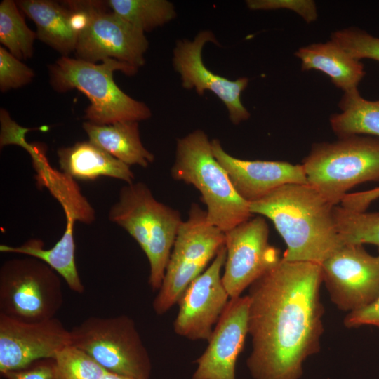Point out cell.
I'll use <instances>...</instances> for the list:
<instances>
[{"mask_svg": "<svg viewBox=\"0 0 379 379\" xmlns=\"http://www.w3.org/2000/svg\"><path fill=\"white\" fill-rule=\"evenodd\" d=\"M343 324L347 328L373 326L379 329V298L363 308L348 312Z\"/></svg>", "mask_w": 379, "mask_h": 379, "instance_id": "d6a6232c", "label": "cell"}, {"mask_svg": "<svg viewBox=\"0 0 379 379\" xmlns=\"http://www.w3.org/2000/svg\"><path fill=\"white\" fill-rule=\"evenodd\" d=\"M108 218L139 244L149 265V284L153 291L159 290L182 222L180 213L158 201L148 187L138 182L120 189Z\"/></svg>", "mask_w": 379, "mask_h": 379, "instance_id": "5b68a950", "label": "cell"}, {"mask_svg": "<svg viewBox=\"0 0 379 379\" xmlns=\"http://www.w3.org/2000/svg\"><path fill=\"white\" fill-rule=\"evenodd\" d=\"M336 229L344 244H373L379 251V213L357 212L333 207Z\"/></svg>", "mask_w": 379, "mask_h": 379, "instance_id": "4316f807", "label": "cell"}, {"mask_svg": "<svg viewBox=\"0 0 379 379\" xmlns=\"http://www.w3.org/2000/svg\"><path fill=\"white\" fill-rule=\"evenodd\" d=\"M225 241V232L208 221L205 211L193 204L187 219L179 227L162 284L152 303L157 314H164L178 303Z\"/></svg>", "mask_w": 379, "mask_h": 379, "instance_id": "52a82bcc", "label": "cell"}, {"mask_svg": "<svg viewBox=\"0 0 379 379\" xmlns=\"http://www.w3.org/2000/svg\"><path fill=\"white\" fill-rule=\"evenodd\" d=\"M333 206L307 184H288L249 203L252 214L269 218L286 245L287 261L321 264L344 245Z\"/></svg>", "mask_w": 379, "mask_h": 379, "instance_id": "7a4b0ae2", "label": "cell"}, {"mask_svg": "<svg viewBox=\"0 0 379 379\" xmlns=\"http://www.w3.org/2000/svg\"><path fill=\"white\" fill-rule=\"evenodd\" d=\"M71 344L70 330L56 317L27 322L0 314L1 373L54 359Z\"/></svg>", "mask_w": 379, "mask_h": 379, "instance_id": "7c38bea8", "label": "cell"}, {"mask_svg": "<svg viewBox=\"0 0 379 379\" xmlns=\"http://www.w3.org/2000/svg\"><path fill=\"white\" fill-rule=\"evenodd\" d=\"M246 4L251 10H292L307 22L314 21L317 17L315 3L310 0H248Z\"/></svg>", "mask_w": 379, "mask_h": 379, "instance_id": "4dcf8cb0", "label": "cell"}, {"mask_svg": "<svg viewBox=\"0 0 379 379\" xmlns=\"http://www.w3.org/2000/svg\"><path fill=\"white\" fill-rule=\"evenodd\" d=\"M248 295L230 298L208 346L196 360L192 379H236L237 358L248 334Z\"/></svg>", "mask_w": 379, "mask_h": 379, "instance_id": "2e32d148", "label": "cell"}, {"mask_svg": "<svg viewBox=\"0 0 379 379\" xmlns=\"http://www.w3.org/2000/svg\"><path fill=\"white\" fill-rule=\"evenodd\" d=\"M227 256L224 245L209 267L194 279L178 301L175 332L187 339L207 342L230 298L221 276Z\"/></svg>", "mask_w": 379, "mask_h": 379, "instance_id": "4fadbf2b", "label": "cell"}, {"mask_svg": "<svg viewBox=\"0 0 379 379\" xmlns=\"http://www.w3.org/2000/svg\"><path fill=\"white\" fill-rule=\"evenodd\" d=\"M107 6L93 14L79 35L77 58L92 63L112 58L137 68L143 66L149 46L145 32L112 11L107 12Z\"/></svg>", "mask_w": 379, "mask_h": 379, "instance_id": "9a60e30c", "label": "cell"}, {"mask_svg": "<svg viewBox=\"0 0 379 379\" xmlns=\"http://www.w3.org/2000/svg\"><path fill=\"white\" fill-rule=\"evenodd\" d=\"M36 33L31 30L20 14L16 2L0 3V42L15 58L27 60L33 54Z\"/></svg>", "mask_w": 379, "mask_h": 379, "instance_id": "484cf974", "label": "cell"}, {"mask_svg": "<svg viewBox=\"0 0 379 379\" xmlns=\"http://www.w3.org/2000/svg\"><path fill=\"white\" fill-rule=\"evenodd\" d=\"M60 277L34 257L5 261L0 267V314L27 322L55 317L63 302Z\"/></svg>", "mask_w": 379, "mask_h": 379, "instance_id": "9c48e42d", "label": "cell"}, {"mask_svg": "<svg viewBox=\"0 0 379 379\" xmlns=\"http://www.w3.org/2000/svg\"><path fill=\"white\" fill-rule=\"evenodd\" d=\"M320 265L279 261L249 287L246 366L253 379H300L324 333Z\"/></svg>", "mask_w": 379, "mask_h": 379, "instance_id": "6da1fadb", "label": "cell"}, {"mask_svg": "<svg viewBox=\"0 0 379 379\" xmlns=\"http://www.w3.org/2000/svg\"><path fill=\"white\" fill-rule=\"evenodd\" d=\"M112 11L130 24L149 32L176 17L174 5L167 0H108Z\"/></svg>", "mask_w": 379, "mask_h": 379, "instance_id": "d4e9b609", "label": "cell"}, {"mask_svg": "<svg viewBox=\"0 0 379 379\" xmlns=\"http://www.w3.org/2000/svg\"><path fill=\"white\" fill-rule=\"evenodd\" d=\"M32 69L13 55L4 47H0V89L5 92L20 88L32 81Z\"/></svg>", "mask_w": 379, "mask_h": 379, "instance_id": "f546056e", "label": "cell"}, {"mask_svg": "<svg viewBox=\"0 0 379 379\" xmlns=\"http://www.w3.org/2000/svg\"><path fill=\"white\" fill-rule=\"evenodd\" d=\"M171 175L199 190L207 208L208 221L224 232L252 215L249 203L236 191L226 171L213 155L211 141L201 130L177 140Z\"/></svg>", "mask_w": 379, "mask_h": 379, "instance_id": "277c9868", "label": "cell"}, {"mask_svg": "<svg viewBox=\"0 0 379 379\" xmlns=\"http://www.w3.org/2000/svg\"><path fill=\"white\" fill-rule=\"evenodd\" d=\"M6 379H57L53 359L38 361L29 366L1 373Z\"/></svg>", "mask_w": 379, "mask_h": 379, "instance_id": "1f68e13d", "label": "cell"}, {"mask_svg": "<svg viewBox=\"0 0 379 379\" xmlns=\"http://www.w3.org/2000/svg\"><path fill=\"white\" fill-rule=\"evenodd\" d=\"M378 199H379V187H375L366 191L347 193L340 204L348 210L364 212Z\"/></svg>", "mask_w": 379, "mask_h": 379, "instance_id": "836d02e7", "label": "cell"}, {"mask_svg": "<svg viewBox=\"0 0 379 379\" xmlns=\"http://www.w3.org/2000/svg\"><path fill=\"white\" fill-rule=\"evenodd\" d=\"M57 155L62 172L74 180L92 181L106 176L130 184L135 179L128 165L89 140L59 148Z\"/></svg>", "mask_w": 379, "mask_h": 379, "instance_id": "ac0fdd59", "label": "cell"}, {"mask_svg": "<svg viewBox=\"0 0 379 379\" xmlns=\"http://www.w3.org/2000/svg\"><path fill=\"white\" fill-rule=\"evenodd\" d=\"M57 379H101L107 371L81 350L69 345L54 359Z\"/></svg>", "mask_w": 379, "mask_h": 379, "instance_id": "83f0119b", "label": "cell"}, {"mask_svg": "<svg viewBox=\"0 0 379 379\" xmlns=\"http://www.w3.org/2000/svg\"><path fill=\"white\" fill-rule=\"evenodd\" d=\"M82 127L89 141L129 166L146 168L154 160V154L141 142L138 121L105 125L86 121Z\"/></svg>", "mask_w": 379, "mask_h": 379, "instance_id": "7402d4cb", "label": "cell"}, {"mask_svg": "<svg viewBox=\"0 0 379 379\" xmlns=\"http://www.w3.org/2000/svg\"><path fill=\"white\" fill-rule=\"evenodd\" d=\"M19 8L36 26V36L67 56L75 51L78 34L72 27L68 8L62 4L49 0H22L16 1Z\"/></svg>", "mask_w": 379, "mask_h": 379, "instance_id": "44dd1931", "label": "cell"}, {"mask_svg": "<svg viewBox=\"0 0 379 379\" xmlns=\"http://www.w3.org/2000/svg\"><path fill=\"white\" fill-rule=\"evenodd\" d=\"M332 302L344 312L363 308L379 298V255L363 245L344 244L320 264Z\"/></svg>", "mask_w": 379, "mask_h": 379, "instance_id": "30bf717a", "label": "cell"}, {"mask_svg": "<svg viewBox=\"0 0 379 379\" xmlns=\"http://www.w3.org/2000/svg\"><path fill=\"white\" fill-rule=\"evenodd\" d=\"M302 166L307 183L337 206L352 187L379 180V138L353 135L315 143Z\"/></svg>", "mask_w": 379, "mask_h": 379, "instance_id": "8992f818", "label": "cell"}, {"mask_svg": "<svg viewBox=\"0 0 379 379\" xmlns=\"http://www.w3.org/2000/svg\"><path fill=\"white\" fill-rule=\"evenodd\" d=\"M338 106L341 112L330 117L331 127L339 138L364 135L379 138V100L364 98L358 88L345 92Z\"/></svg>", "mask_w": 379, "mask_h": 379, "instance_id": "cb8c5ba5", "label": "cell"}, {"mask_svg": "<svg viewBox=\"0 0 379 379\" xmlns=\"http://www.w3.org/2000/svg\"><path fill=\"white\" fill-rule=\"evenodd\" d=\"M211 147L215 158L226 171L237 193L248 203L283 185L307 183L302 164L237 159L226 152L217 139L211 141Z\"/></svg>", "mask_w": 379, "mask_h": 379, "instance_id": "e0dca14e", "label": "cell"}, {"mask_svg": "<svg viewBox=\"0 0 379 379\" xmlns=\"http://www.w3.org/2000/svg\"><path fill=\"white\" fill-rule=\"evenodd\" d=\"M27 149L32 157L37 184L46 187L63 208L66 220L65 231L74 232L76 221L87 225L93 223L95 219V210L82 194L75 180L53 168L38 148L29 146Z\"/></svg>", "mask_w": 379, "mask_h": 379, "instance_id": "d6986e66", "label": "cell"}, {"mask_svg": "<svg viewBox=\"0 0 379 379\" xmlns=\"http://www.w3.org/2000/svg\"><path fill=\"white\" fill-rule=\"evenodd\" d=\"M331 40L358 60L366 58L379 62V38L364 30L353 27L337 30L331 34Z\"/></svg>", "mask_w": 379, "mask_h": 379, "instance_id": "f1b7e54d", "label": "cell"}, {"mask_svg": "<svg viewBox=\"0 0 379 379\" xmlns=\"http://www.w3.org/2000/svg\"><path fill=\"white\" fill-rule=\"evenodd\" d=\"M208 42L218 44L209 30L199 32L192 40L178 41L173 49V67L180 74L183 88L194 89L200 95L206 91H211L225 105L230 121L239 124L250 117L241 100L248 79L240 77L232 81L208 69L202 60L203 48Z\"/></svg>", "mask_w": 379, "mask_h": 379, "instance_id": "5bb4252c", "label": "cell"}, {"mask_svg": "<svg viewBox=\"0 0 379 379\" xmlns=\"http://www.w3.org/2000/svg\"><path fill=\"white\" fill-rule=\"evenodd\" d=\"M227 251L223 285L230 298L242 292L281 259L269 243V228L260 215L225 232Z\"/></svg>", "mask_w": 379, "mask_h": 379, "instance_id": "8fae6325", "label": "cell"}, {"mask_svg": "<svg viewBox=\"0 0 379 379\" xmlns=\"http://www.w3.org/2000/svg\"><path fill=\"white\" fill-rule=\"evenodd\" d=\"M295 55L301 61L302 71L315 69L325 73L344 93L358 88L366 74L363 63L331 40L300 48Z\"/></svg>", "mask_w": 379, "mask_h": 379, "instance_id": "ffe728a7", "label": "cell"}, {"mask_svg": "<svg viewBox=\"0 0 379 379\" xmlns=\"http://www.w3.org/2000/svg\"><path fill=\"white\" fill-rule=\"evenodd\" d=\"M101 379H135L125 375L107 371Z\"/></svg>", "mask_w": 379, "mask_h": 379, "instance_id": "e575fe53", "label": "cell"}, {"mask_svg": "<svg viewBox=\"0 0 379 379\" xmlns=\"http://www.w3.org/2000/svg\"><path fill=\"white\" fill-rule=\"evenodd\" d=\"M0 251L36 258L53 269L72 291L79 294L84 291L75 262L74 238L62 235L52 248L48 249L44 248L41 240L32 239L19 246L1 244Z\"/></svg>", "mask_w": 379, "mask_h": 379, "instance_id": "603a6c76", "label": "cell"}, {"mask_svg": "<svg viewBox=\"0 0 379 379\" xmlns=\"http://www.w3.org/2000/svg\"><path fill=\"white\" fill-rule=\"evenodd\" d=\"M71 345L105 370L135 379H149L152 364L133 320L126 315L91 317L70 330Z\"/></svg>", "mask_w": 379, "mask_h": 379, "instance_id": "ba28073f", "label": "cell"}, {"mask_svg": "<svg viewBox=\"0 0 379 379\" xmlns=\"http://www.w3.org/2000/svg\"><path fill=\"white\" fill-rule=\"evenodd\" d=\"M138 70L112 58L96 64L62 55L49 66L50 82L58 92L77 89L89 99L84 116L87 121L98 125L138 122L151 117L150 109L121 90L113 79L115 71L133 76Z\"/></svg>", "mask_w": 379, "mask_h": 379, "instance_id": "3957f363", "label": "cell"}]
</instances>
